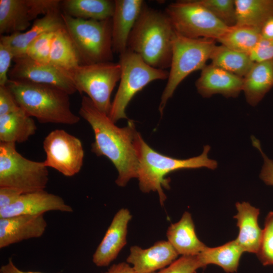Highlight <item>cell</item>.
Here are the masks:
<instances>
[{"label": "cell", "instance_id": "cell-1", "mask_svg": "<svg viewBox=\"0 0 273 273\" xmlns=\"http://www.w3.org/2000/svg\"><path fill=\"white\" fill-rule=\"evenodd\" d=\"M79 114L91 126L95 134L92 151L98 156L108 158L117 169L115 181L124 187L138 176L139 161L136 149V131L132 120L126 126L118 127L108 115L100 111L87 97L83 96Z\"/></svg>", "mask_w": 273, "mask_h": 273}, {"label": "cell", "instance_id": "cell-2", "mask_svg": "<svg viewBox=\"0 0 273 273\" xmlns=\"http://www.w3.org/2000/svg\"><path fill=\"white\" fill-rule=\"evenodd\" d=\"M175 33L164 12L145 3L129 35L127 49L151 66L166 70L170 66Z\"/></svg>", "mask_w": 273, "mask_h": 273}, {"label": "cell", "instance_id": "cell-3", "mask_svg": "<svg viewBox=\"0 0 273 273\" xmlns=\"http://www.w3.org/2000/svg\"><path fill=\"white\" fill-rule=\"evenodd\" d=\"M17 104L42 123L74 125L80 118L70 108L69 95L53 85L9 79L6 84Z\"/></svg>", "mask_w": 273, "mask_h": 273}, {"label": "cell", "instance_id": "cell-4", "mask_svg": "<svg viewBox=\"0 0 273 273\" xmlns=\"http://www.w3.org/2000/svg\"><path fill=\"white\" fill-rule=\"evenodd\" d=\"M136 145L139 161L137 178L140 189L143 193L157 192L162 205L166 199L163 188H170V180L165 178L167 174L179 169L202 167L215 169L217 166V162L208 157L210 150L209 145L204 147L203 152L199 156L180 159L155 151L145 142L140 133Z\"/></svg>", "mask_w": 273, "mask_h": 273}, {"label": "cell", "instance_id": "cell-5", "mask_svg": "<svg viewBox=\"0 0 273 273\" xmlns=\"http://www.w3.org/2000/svg\"><path fill=\"white\" fill-rule=\"evenodd\" d=\"M65 27L78 53L81 65L112 62V18H75L61 14Z\"/></svg>", "mask_w": 273, "mask_h": 273}, {"label": "cell", "instance_id": "cell-6", "mask_svg": "<svg viewBox=\"0 0 273 273\" xmlns=\"http://www.w3.org/2000/svg\"><path fill=\"white\" fill-rule=\"evenodd\" d=\"M216 46L213 39L190 38L175 33L168 77L159 106L161 114L178 85L191 73L204 68Z\"/></svg>", "mask_w": 273, "mask_h": 273}, {"label": "cell", "instance_id": "cell-7", "mask_svg": "<svg viewBox=\"0 0 273 273\" xmlns=\"http://www.w3.org/2000/svg\"><path fill=\"white\" fill-rule=\"evenodd\" d=\"M121 77L116 94L108 115L115 123L127 118L125 109L135 95L156 80L167 79L169 72L146 63L137 54L127 49L119 55Z\"/></svg>", "mask_w": 273, "mask_h": 273}, {"label": "cell", "instance_id": "cell-8", "mask_svg": "<svg viewBox=\"0 0 273 273\" xmlns=\"http://www.w3.org/2000/svg\"><path fill=\"white\" fill-rule=\"evenodd\" d=\"M43 162L25 158L16 144L0 143V187H10L22 194L44 190L49 181Z\"/></svg>", "mask_w": 273, "mask_h": 273}, {"label": "cell", "instance_id": "cell-9", "mask_svg": "<svg viewBox=\"0 0 273 273\" xmlns=\"http://www.w3.org/2000/svg\"><path fill=\"white\" fill-rule=\"evenodd\" d=\"M65 70L77 91L85 93L100 111L109 115L110 97L121 77L119 63L79 65Z\"/></svg>", "mask_w": 273, "mask_h": 273}, {"label": "cell", "instance_id": "cell-10", "mask_svg": "<svg viewBox=\"0 0 273 273\" xmlns=\"http://www.w3.org/2000/svg\"><path fill=\"white\" fill-rule=\"evenodd\" d=\"M164 12L175 32L188 38L217 40L230 28L196 0L171 3Z\"/></svg>", "mask_w": 273, "mask_h": 273}, {"label": "cell", "instance_id": "cell-11", "mask_svg": "<svg viewBox=\"0 0 273 273\" xmlns=\"http://www.w3.org/2000/svg\"><path fill=\"white\" fill-rule=\"evenodd\" d=\"M46 166L53 168L64 176L78 173L83 163L84 152L80 140L63 129L50 132L44 138Z\"/></svg>", "mask_w": 273, "mask_h": 273}, {"label": "cell", "instance_id": "cell-12", "mask_svg": "<svg viewBox=\"0 0 273 273\" xmlns=\"http://www.w3.org/2000/svg\"><path fill=\"white\" fill-rule=\"evenodd\" d=\"M13 61L15 64L9 71V79L25 80L53 85L69 95L77 92L65 69L51 63L36 62L26 55L14 58Z\"/></svg>", "mask_w": 273, "mask_h": 273}, {"label": "cell", "instance_id": "cell-13", "mask_svg": "<svg viewBox=\"0 0 273 273\" xmlns=\"http://www.w3.org/2000/svg\"><path fill=\"white\" fill-rule=\"evenodd\" d=\"M50 211L72 212L73 209L61 197L43 190L22 194L14 203L0 209V218L43 214Z\"/></svg>", "mask_w": 273, "mask_h": 273}, {"label": "cell", "instance_id": "cell-14", "mask_svg": "<svg viewBox=\"0 0 273 273\" xmlns=\"http://www.w3.org/2000/svg\"><path fill=\"white\" fill-rule=\"evenodd\" d=\"M131 218L129 211L125 208L119 210L115 214L93 256V261L96 266H108L116 258L126 244L128 224Z\"/></svg>", "mask_w": 273, "mask_h": 273}, {"label": "cell", "instance_id": "cell-15", "mask_svg": "<svg viewBox=\"0 0 273 273\" xmlns=\"http://www.w3.org/2000/svg\"><path fill=\"white\" fill-rule=\"evenodd\" d=\"M47 227L43 214L0 218V248L41 237Z\"/></svg>", "mask_w": 273, "mask_h": 273}, {"label": "cell", "instance_id": "cell-16", "mask_svg": "<svg viewBox=\"0 0 273 273\" xmlns=\"http://www.w3.org/2000/svg\"><path fill=\"white\" fill-rule=\"evenodd\" d=\"M178 255L168 241H159L147 249L131 246L126 262L136 273H154L170 264Z\"/></svg>", "mask_w": 273, "mask_h": 273}, {"label": "cell", "instance_id": "cell-17", "mask_svg": "<svg viewBox=\"0 0 273 273\" xmlns=\"http://www.w3.org/2000/svg\"><path fill=\"white\" fill-rule=\"evenodd\" d=\"M145 2L142 0H115L112 17V41L114 53L120 55L127 49V42Z\"/></svg>", "mask_w": 273, "mask_h": 273}, {"label": "cell", "instance_id": "cell-18", "mask_svg": "<svg viewBox=\"0 0 273 273\" xmlns=\"http://www.w3.org/2000/svg\"><path fill=\"white\" fill-rule=\"evenodd\" d=\"M201 71L195 85L203 97L219 94L226 98H235L242 91L243 78L212 64L206 65Z\"/></svg>", "mask_w": 273, "mask_h": 273}, {"label": "cell", "instance_id": "cell-19", "mask_svg": "<svg viewBox=\"0 0 273 273\" xmlns=\"http://www.w3.org/2000/svg\"><path fill=\"white\" fill-rule=\"evenodd\" d=\"M61 14V11L51 13L36 19L31 28L25 32L1 35L0 42L10 47L14 58L24 55L28 46L35 38L65 27Z\"/></svg>", "mask_w": 273, "mask_h": 273}, {"label": "cell", "instance_id": "cell-20", "mask_svg": "<svg viewBox=\"0 0 273 273\" xmlns=\"http://www.w3.org/2000/svg\"><path fill=\"white\" fill-rule=\"evenodd\" d=\"M237 219L239 232L236 239L244 252L256 254L259 247L262 230L258 223L259 209L247 202L236 204Z\"/></svg>", "mask_w": 273, "mask_h": 273}, {"label": "cell", "instance_id": "cell-21", "mask_svg": "<svg viewBox=\"0 0 273 273\" xmlns=\"http://www.w3.org/2000/svg\"><path fill=\"white\" fill-rule=\"evenodd\" d=\"M166 236L178 255H197L207 247L197 237L191 214L184 212L180 219L168 228Z\"/></svg>", "mask_w": 273, "mask_h": 273}, {"label": "cell", "instance_id": "cell-22", "mask_svg": "<svg viewBox=\"0 0 273 273\" xmlns=\"http://www.w3.org/2000/svg\"><path fill=\"white\" fill-rule=\"evenodd\" d=\"M273 86L272 60L254 62L243 78V89L247 103L255 106Z\"/></svg>", "mask_w": 273, "mask_h": 273}, {"label": "cell", "instance_id": "cell-23", "mask_svg": "<svg viewBox=\"0 0 273 273\" xmlns=\"http://www.w3.org/2000/svg\"><path fill=\"white\" fill-rule=\"evenodd\" d=\"M37 126L23 109L0 116V143H21L35 134Z\"/></svg>", "mask_w": 273, "mask_h": 273}, {"label": "cell", "instance_id": "cell-24", "mask_svg": "<svg viewBox=\"0 0 273 273\" xmlns=\"http://www.w3.org/2000/svg\"><path fill=\"white\" fill-rule=\"evenodd\" d=\"M115 1L64 0L61 8L69 16L86 20H104L112 18Z\"/></svg>", "mask_w": 273, "mask_h": 273}, {"label": "cell", "instance_id": "cell-25", "mask_svg": "<svg viewBox=\"0 0 273 273\" xmlns=\"http://www.w3.org/2000/svg\"><path fill=\"white\" fill-rule=\"evenodd\" d=\"M26 0H0V34L21 32L30 25Z\"/></svg>", "mask_w": 273, "mask_h": 273}, {"label": "cell", "instance_id": "cell-26", "mask_svg": "<svg viewBox=\"0 0 273 273\" xmlns=\"http://www.w3.org/2000/svg\"><path fill=\"white\" fill-rule=\"evenodd\" d=\"M244 252L235 239L216 247L207 246L198 256L203 267L215 264L227 273H234L237 271Z\"/></svg>", "mask_w": 273, "mask_h": 273}, {"label": "cell", "instance_id": "cell-27", "mask_svg": "<svg viewBox=\"0 0 273 273\" xmlns=\"http://www.w3.org/2000/svg\"><path fill=\"white\" fill-rule=\"evenodd\" d=\"M236 24L261 30L273 16V0H235Z\"/></svg>", "mask_w": 273, "mask_h": 273}, {"label": "cell", "instance_id": "cell-28", "mask_svg": "<svg viewBox=\"0 0 273 273\" xmlns=\"http://www.w3.org/2000/svg\"><path fill=\"white\" fill-rule=\"evenodd\" d=\"M50 63L65 70L81 65L77 51L65 27L55 33L51 44Z\"/></svg>", "mask_w": 273, "mask_h": 273}, {"label": "cell", "instance_id": "cell-29", "mask_svg": "<svg viewBox=\"0 0 273 273\" xmlns=\"http://www.w3.org/2000/svg\"><path fill=\"white\" fill-rule=\"evenodd\" d=\"M210 59L211 64L242 78L244 77L254 63L249 55L221 44L215 46Z\"/></svg>", "mask_w": 273, "mask_h": 273}, {"label": "cell", "instance_id": "cell-30", "mask_svg": "<svg viewBox=\"0 0 273 273\" xmlns=\"http://www.w3.org/2000/svg\"><path fill=\"white\" fill-rule=\"evenodd\" d=\"M261 39L260 29L235 26L230 27L217 40L230 49L249 55Z\"/></svg>", "mask_w": 273, "mask_h": 273}, {"label": "cell", "instance_id": "cell-31", "mask_svg": "<svg viewBox=\"0 0 273 273\" xmlns=\"http://www.w3.org/2000/svg\"><path fill=\"white\" fill-rule=\"evenodd\" d=\"M226 26L236 24L235 0H196Z\"/></svg>", "mask_w": 273, "mask_h": 273}, {"label": "cell", "instance_id": "cell-32", "mask_svg": "<svg viewBox=\"0 0 273 273\" xmlns=\"http://www.w3.org/2000/svg\"><path fill=\"white\" fill-rule=\"evenodd\" d=\"M259 249L256 254L262 265H273V211L267 215Z\"/></svg>", "mask_w": 273, "mask_h": 273}, {"label": "cell", "instance_id": "cell-33", "mask_svg": "<svg viewBox=\"0 0 273 273\" xmlns=\"http://www.w3.org/2000/svg\"><path fill=\"white\" fill-rule=\"evenodd\" d=\"M55 32L44 33L32 40L28 46L25 54L36 62L50 63V54Z\"/></svg>", "mask_w": 273, "mask_h": 273}, {"label": "cell", "instance_id": "cell-34", "mask_svg": "<svg viewBox=\"0 0 273 273\" xmlns=\"http://www.w3.org/2000/svg\"><path fill=\"white\" fill-rule=\"evenodd\" d=\"M198 256H181L167 266L154 273H196L202 268Z\"/></svg>", "mask_w": 273, "mask_h": 273}, {"label": "cell", "instance_id": "cell-35", "mask_svg": "<svg viewBox=\"0 0 273 273\" xmlns=\"http://www.w3.org/2000/svg\"><path fill=\"white\" fill-rule=\"evenodd\" d=\"M31 21L38 15L43 16L49 13L60 12L62 1L60 0H26Z\"/></svg>", "mask_w": 273, "mask_h": 273}, {"label": "cell", "instance_id": "cell-36", "mask_svg": "<svg viewBox=\"0 0 273 273\" xmlns=\"http://www.w3.org/2000/svg\"><path fill=\"white\" fill-rule=\"evenodd\" d=\"M249 56L254 62L272 60L273 59V38L261 39Z\"/></svg>", "mask_w": 273, "mask_h": 273}, {"label": "cell", "instance_id": "cell-37", "mask_svg": "<svg viewBox=\"0 0 273 273\" xmlns=\"http://www.w3.org/2000/svg\"><path fill=\"white\" fill-rule=\"evenodd\" d=\"M14 58L10 47L0 42V85H5L9 79L8 76L9 68Z\"/></svg>", "mask_w": 273, "mask_h": 273}, {"label": "cell", "instance_id": "cell-38", "mask_svg": "<svg viewBox=\"0 0 273 273\" xmlns=\"http://www.w3.org/2000/svg\"><path fill=\"white\" fill-rule=\"evenodd\" d=\"M251 140L253 146L259 151L263 159V164L259 177L266 185L273 186V160L263 152L258 140L253 136L251 137Z\"/></svg>", "mask_w": 273, "mask_h": 273}, {"label": "cell", "instance_id": "cell-39", "mask_svg": "<svg viewBox=\"0 0 273 273\" xmlns=\"http://www.w3.org/2000/svg\"><path fill=\"white\" fill-rule=\"evenodd\" d=\"M20 108L8 87L0 85V116L15 112Z\"/></svg>", "mask_w": 273, "mask_h": 273}, {"label": "cell", "instance_id": "cell-40", "mask_svg": "<svg viewBox=\"0 0 273 273\" xmlns=\"http://www.w3.org/2000/svg\"><path fill=\"white\" fill-rule=\"evenodd\" d=\"M22 193L17 189L10 187H0V209L14 203Z\"/></svg>", "mask_w": 273, "mask_h": 273}, {"label": "cell", "instance_id": "cell-41", "mask_svg": "<svg viewBox=\"0 0 273 273\" xmlns=\"http://www.w3.org/2000/svg\"><path fill=\"white\" fill-rule=\"evenodd\" d=\"M106 273H136L127 262H120L113 264Z\"/></svg>", "mask_w": 273, "mask_h": 273}, {"label": "cell", "instance_id": "cell-42", "mask_svg": "<svg viewBox=\"0 0 273 273\" xmlns=\"http://www.w3.org/2000/svg\"><path fill=\"white\" fill-rule=\"evenodd\" d=\"M261 39L273 38V16L268 19L260 30Z\"/></svg>", "mask_w": 273, "mask_h": 273}, {"label": "cell", "instance_id": "cell-43", "mask_svg": "<svg viewBox=\"0 0 273 273\" xmlns=\"http://www.w3.org/2000/svg\"><path fill=\"white\" fill-rule=\"evenodd\" d=\"M0 273H42L34 271H24L19 269L13 263L11 258L9 259L6 264L2 265L0 268Z\"/></svg>", "mask_w": 273, "mask_h": 273}, {"label": "cell", "instance_id": "cell-44", "mask_svg": "<svg viewBox=\"0 0 273 273\" xmlns=\"http://www.w3.org/2000/svg\"><path fill=\"white\" fill-rule=\"evenodd\" d=\"M272 66H273V59L272 60Z\"/></svg>", "mask_w": 273, "mask_h": 273}]
</instances>
